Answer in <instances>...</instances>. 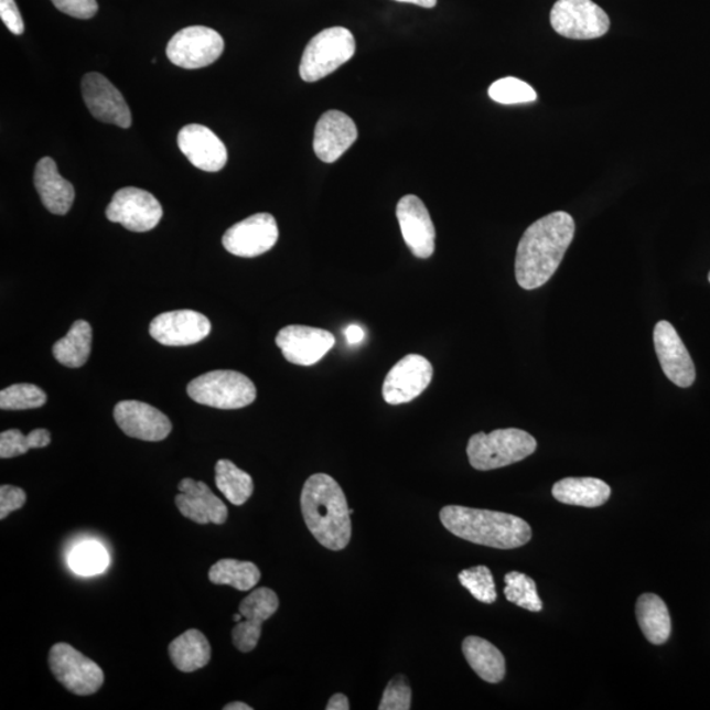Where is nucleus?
<instances>
[{"label":"nucleus","instance_id":"obj_1","mask_svg":"<svg viewBox=\"0 0 710 710\" xmlns=\"http://www.w3.org/2000/svg\"><path fill=\"white\" fill-rule=\"evenodd\" d=\"M573 236L575 222L563 211L532 223L517 247L515 270L518 286L530 291L548 283L561 265Z\"/></svg>","mask_w":710,"mask_h":710},{"label":"nucleus","instance_id":"obj_20","mask_svg":"<svg viewBox=\"0 0 710 710\" xmlns=\"http://www.w3.org/2000/svg\"><path fill=\"white\" fill-rule=\"evenodd\" d=\"M178 147L187 160L203 172H220L227 165V148L207 127L190 125L182 128L178 135Z\"/></svg>","mask_w":710,"mask_h":710},{"label":"nucleus","instance_id":"obj_16","mask_svg":"<svg viewBox=\"0 0 710 710\" xmlns=\"http://www.w3.org/2000/svg\"><path fill=\"white\" fill-rule=\"evenodd\" d=\"M402 238L415 257L427 259L435 249V229L429 211L420 197L402 196L396 207Z\"/></svg>","mask_w":710,"mask_h":710},{"label":"nucleus","instance_id":"obj_13","mask_svg":"<svg viewBox=\"0 0 710 710\" xmlns=\"http://www.w3.org/2000/svg\"><path fill=\"white\" fill-rule=\"evenodd\" d=\"M80 86L88 111L95 119L120 128L132 126L131 109L118 88L105 75L88 73L82 79Z\"/></svg>","mask_w":710,"mask_h":710},{"label":"nucleus","instance_id":"obj_26","mask_svg":"<svg viewBox=\"0 0 710 710\" xmlns=\"http://www.w3.org/2000/svg\"><path fill=\"white\" fill-rule=\"evenodd\" d=\"M636 613L642 633L653 645H664L671 636L670 612L664 600L654 593L639 596Z\"/></svg>","mask_w":710,"mask_h":710},{"label":"nucleus","instance_id":"obj_37","mask_svg":"<svg viewBox=\"0 0 710 710\" xmlns=\"http://www.w3.org/2000/svg\"><path fill=\"white\" fill-rule=\"evenodd\" d=\"M412 691L405 676H396L385 689L379 710L411 709Z\"/></svg>","mask_w":710,"mask_h":710},{"label":"nucleus","instance_id":"obj_17","mask_svg":"<svg viewBox=\"0 0 710 710\" xmlns=\"http://www.w3.org/2000/svg\"><path fill=\"white\" fill-rule=\"evenodd\" d=\"M279 599L277 593L266 587L249 593L243 600L238 612L243 614L244 621L237 623L232 631V638L237 650L250 653L255 650L261 638L262 624L278 611Z\"/></svg>","mask_w":710,"mask_h":710},{"label":"nucleus","instance_id":"obj_35","mask_svg":"<svg viewBox=\"0 0 710 710\" xmlns=\"http://www.w3.org/2000/svg\"><path fill=\"white\" fill-rule=\"evenodd\" d=\"M490 98L501 105L530 104L537 99L535 88L521 79L515 77L502 78L491 85Z\"/></svg>","mask_w":710,"mask_h":710},{"label":"nucleus","instance_id":"obj_6","mask_svg":"<svg viewBox=\"0 0 710 710\" xmlns=\"http://www.w3.org/2000/svg\"><path fill=\"white\" fill-rule=\"evenodd\" d=\"M355 54L353 33L344 26H333L313 37L302 56L299 73L305 82H318L336 72Z\"/></svg>","mask_w":710,"mask_h":710},{"label":"nucleus","instance_id":"obj_23","mask_svg":"<svg viewBox=\"0 0 710 710\" xmlns=\"http://www.w3.org/2000/svg\"><path fill=\"white\" fill-rule=\"evenodd\" d=\"M35 187L44 207L53 215L69 213L75 191L69 181L58 173L56 162L51 157L40 160L35 170Z\"/></svg>","mask_w":710,"mask_h":710},{"label":"nucleus","instance_id":"obj_30","mask_svg":"<svg viewBox=\"0 0 710 710\" xmlns=\"http://www.w3.org/2000/svg\"><path fill=\"white\" fill-rule=\"evenodd\" d=\"M215 483L218 491L228 498V502L237 507L247 503L255 491L251 476L228 460H220L216 463Z\"/></svg>","mask_w":710,"mask_h":710},{"label":"nucleus","instance_id":"obj_19","mask_svg":"<svg viewBox=\"0 0 710 710\" xmlns=\"http://www.w3.org/2000/svg\"><path fill=\"white\" fill-rule=\"evenodd\" d=\"M150 336L165 346L201 343L211 332L209 320L200 312L181 310L161 313L149 327Z\"/></svg>","mask_w":710,"mask_h":710},{"label":"nucleus","instance_id":"obj_25","mask_svg":"<svg viewBox=\"0 0 710 710\" xmlns=\"http://www.w3.org/2000/svg\"><path fill=\"white\" fill-rule=\"evenodd\" d=\"M462 650L467 664L481 679L491 685L504 679V655L491 642L481 637H467L463 641Z\"/></svg>","mask_w":710,"mask_h":710},{"label":"nucleus","instance_id":"obj_40","mask_svg":"<svg viewBox=\"0 0 710 710\" xmlns=\"http://www.w3.org/2000/svg\"><path fill=\"white\" fill-rule=\"evenodd\" d=\"M0 18L13 35H23L24 22L15 0H0Z\"/></svg>","mask_w":710,"mask_h":710},{"label":"nucleus","instance_id":"obj_4","mask_svg":"<svg viewBox=\"0 0 710 710\" xmlns=\"http://www.w3.org/2000/svg\"><path fill=\"white\" fill-rule=\"evenodd\" d=\"M535 437L525 430L497 429L476 433L469 440L467 456L471 466L480 471L502 469L528 459L536 452Z\"/></svg>","mask_w":710,"mask_h":710},{"label":"nucleus","instance_id":"obj_42","mask_svg":"<svg viewBox=\"0 0 710 710\" xmlns=\"http://www.w3.org/2000/svg\"><path fill=\"white\" fill-rule=\"evenodd\" d=\"M326 710H349L351 704L346 696L343 693L333 695L330 702L325 708Z\"/></svg>","mask_w":710,"mask_h":710},{"label":"nucleus","instance_id":"obj_21","mask_svg":"<svg viewBox=\"0 0 710 710\" xmlns=\"http://www.w3.org/2000/svg\"><path fill=\"white\" fill-rule=\"evenodd\" d=\"M180 495L175 504L182 516L200 525H223L228 520V508L206 483L186 477L178 484Z\"/></svg>","mask_w":710,"mask_h":710},{"label":"nucleus","instance_id":"obj_22","mask_svg":"<svg viewBox=\"0 0 710 710\" xmlns=\"http://www.w3.org/2000/svg\"><path fill=\"white\" fill-rule=\"evenodd\" d=\"M358 138V129L349 116L331 109L321 116L315 128L313 149L325 163L336 162Z\"/></svg>","mask_w":710,"mask_h":710},{"label":"nucleus","instance_id":"obj_28","mask_svg":"<svg viewBox=\"0 0 710 710\" xmlns=\"http://www.w3.org/2000/svg\"><path fill=\"white\" fill-rule=\"evenodd\" d=\"M92 340V325L85 320L75 321L66 336L54 344V358L66 367H82L90 357Z\"/></svg>","mask_w":710,"mask_h":710},{"label":"nucleus","instance_id":"obj_38","mask_svg":"<svg viewBox=\"0 0 710 710\" xmlns=\"http://www.w3.org/2000/svg\"><path fill=\"white\" fill-rule=\"evenodd\" d=\"M61 12L75 19H92L97 15V0H51Z\"/></svg>","mask_w":710,"mask_h":710},{"label":"nucleus","instance_id":"obj_43","mask_svg":"<svg viewBox=\"0 0 710 710\" xmlns=\"http://www.w3.org/2000/svg\"><path fill=\"white\" fill-rule=\"evenodd\" d=\"M396 2L411 3L424 7V9H433V7L437 4V0H396Z\"/></svg>","mask_w":710,"mask_h":710},{"label":"nucleus","instance_id":"obj_27","mask_svg":"<svg viewBox=\"0 0 710 710\" xmlns=\"http://www.w3.org/2000/svg\"><path fill=\"white\" fill-rule=\"evenodd\" d=\"M211 645L201 631L190 630L176 637L169 646L174 666L182 673H194L206 667L211 660Z\"/></svg>","mask_w":710,"mask_h":710},{"label":"nucleus","instance_id":"obj_31","mask_svg":"<svg viewBox=\"0 0 710 710\" xmlns=\"http://www.w3.org/2000/svg\"><path fill=\"white\" fill-rule=\"evenodd\" d=\"M67 563L80 577H94L105 572L109 564V556L104 545L97 541L82 542L69 552Z\"/></svg>","mask_w":710,"mask_h":710},{"label":"nucleus","instance_id":"obj_9","mask_svg":"<svg viewBox=\"0 0 710 710\" xmlns=\"http://www.w3.org/2000/svg\"><path fill=\"white\" fill-rule=\"evenodd\" d=\"M224 52L220 33L208 26H187L169 41L166 56L182 69H202L216 63Z\"/></svg>","mask_w":710,"mask_h":710},{"label":"nucleus","instance_id":"obj_18","mask_svg":"<svg viewBox=\"0 0 710 710\" xmlns=\"http://www.w3.org/2000/svg\"><path fill=\"white\" fill-rule=\"evenodd\" d=\"M114 418L127 435L148 442L165 440L173 429L166 415L138 400L118 402L114 409Z\"/></svg>","mask_w":710,"mask_h":710},{"label":"nucleus","instance_id":"obj_11","mask_svg":"<svg viewBox=\"0 0 710 710\" xmlns=\"http://www.w3.org/2000/svg\"><path fill=\"white\" fill-rule=\"evenodd\" d=\"M278 237L279 229L275 216L257 214L225 232L223 245L230 255L255 258L275 248Z\"/></svg>","mask_w":710,"mask_h":710},{"label":"nucleus","instance_id":"obj_7","mask_svg":"<svg viewBox=\"0 0 710 710\" xmlns=\"http://www.w3.org/2000/svg\"><path fill=\"white\" fill-rule=\"evenodd\" d=\"M50 667L54 678L74 695L97 693L105 682L104 670L94 660L64 642L51 648Z\"/></svg>","mask_w":710,"mask_h":710},{"label":"nucleus","instance_id":"obj_33","mask_svg":"<svg viewBox=\"0 0 710 710\" xmlns=\"http://www.w3.org/2000/svg\"><path fill=\"white\" fill-rule=\"evenodd\" d=\"M504 595L509 603L530 612L542 611V600L539 599L537 584L523 572L510 571L504 577Z\"/></svg>","mask_w":710,"mask_h":710},{"label":"nucleus","instance_id":"obj_45","mask_svg":"<svg viewBox=\"0 0 710 710\" xmlns=\"http://www.w3.org/2000/svg\"><path fill=\"white\" fill-rule=\"evenodd\" d=\"M243 620H244V617H243V614H241L240 612H238L237 614H235V616H234V621H235V623H236V624H237V623H241V621H243Z\"/></svg>","mask_w":710,"mask_h":710},{"label":"nucleus","instance_id":"obj_24","mask_svg":"<svg viewBox=\"0 0 710 710\" xmlns=\"http://www.w3.org/2000/svg\"><path fill=\"white\" fill-rule=\"evenodd\" d=\"M611 494V487L598 477H566L552 486L556 501L585 508L602 507Z\"/></svg>","mask_w":710,"mask_h":710},{"label":"nucleus","instance_id":"obj_3","mask_svg":"<svg viewBox=\"0 0 710 710\" xmlns=\"http://www.w3.org/2000/svg\"><path fill=\"white\" fill-rule=\"evenodd\" d=\"M440 518L443 527L454 536L488 548L517 549L531 539L527 521L503 512L448 505L441 509Z\"/></svg>","mask_w":710,"mask_h":710},{"label":"nucleus","instance_id":"obj_46","mask_svg":"<svg viewBox=\"0 0 710 710\" xmlns=\"http://www.w3.org/2000/svg\"><path fill=\"white\" fill-rule=\"evenodd\" d=\"M708 281H709V283H710V271H709V275H708Z\"/></svg>","mask_w":710,"mask_h":710},{"label":"nucleus","instance_id":"obj_5","mask_svg":"<svg viewBox=\"0 0 710 710\" xmlns=\"http://www.w3.org/2000/svg\"><path fill=\"white\" fill-rule=\"evenodd\" d=\"M187 394L200 405L217 409H240L257 398L255 384L241 373L216 370L190 381Z\"/></svg>","mask_w":710,"mask_h":710},{"label":"nucleus","instance_id":"obj_34","mask_svg":"<svg viewBox=\"0 0 710 710\" xmlns=\"http://www.w3.org/2000/svg\"><path fill=\"white\" fill-rule=\"evenodd\" d=\"M46 394L40 387L29 384L13 385L0 392V408L3 411H24L43 407Z\"/></svg>","mask_w":710,"mask_h":710},{"label":"nucleus","instance_id":"obj_44","mask_svg":"<svg viewBox=\"0 0 710 710\" xmlns=\"http://www.w3.org/2000/svg\"><path fill=\"white\" fill-rule=\"evenodd\" d=\"M224 710H252V708L248 704H245V702L237 701L230 702V704L225 706Z\"/></svg>","mask_w":710,"mask_h":710},{"label":"nucleus","instance_id":"obj_2","mask_svg":"<svg viewBox=\"0 0 710 710\" xmlns=\"http://www.w3.org/2000/svg\"><path fill=\"white\" fill-rule=\"evenodd\" d=\"M300 507L306 528L324 548L340 551L352 538L351 508L340 484L326 474H315L304 483Z\"/></svg>","mask_w":710,"mask_h":710},{"label":"nucleus","instance_id":"obj_36","mask_svg":"<svg viewBox=\"0 0 710 710\" xmlns=\"http://www.w3.org/2000/svg\"><path fill=\"white\" fill-rule=\"evenodd\" d=\"M460 583L473 595L477 602L494 604L497 599L493 572L486 566H476L463 570L459 575Z\"/></svg>","mask_w":710,"mask_h":710},{"label":"nucleus","instance_id":"obj_8","mask_svg":"<svg viewBox=\"0 0 710 710\" xmlns=\"http://www.w3.org/2000/svg\"><path fill=\"white\" fill-rule=\"evenodd\" d=\"M550 23L559 35L573 40L602 37L611 26L610 17L592 0H558Z\"/></svg>","mask_w":710,"mask_h":710},{"label":"nucleus","instance_id":"obj_15","mask_svg":"<svg viewBox=\"0 0 710 710\" xmlns=\"http://www.w3.org/2000/svg\"><path fill=\"white\" fill-rule=\"evenodd\" d=\"M654 347L661 370L674 385L688 388L695 384L696 368L691 354L678 332L668 321H659L654 327Z\"/></svg>","mask_w":710,"mask_h":710},{"label":"nucleus","instance_id":"obj_10","mask_svg":"<svg viewBox=\"0 0 710 710\" xmlns=\"http://www.w3.org/2000/svg\"><path fill=\"white\" fill-rule=\"evenodd\" d=\"M106 215L109 222L121 224L131 232L152 230L161 222V203L146 190L121 189L108 204Z\"/></svg>","mask_w":710,"mask_h":710},{"label":"nucleus","instance_id":"obj_14","mask_svg":"<svg viewBox=\"0 0 710 710\" xmlns=\"http://www.w3.org/2000/svg\"><path fill=\"white\" fill-rule=\"evenodd\" d=\"M277 345L290 364L312 366L336 344L330 331L305 325H289L277 334Z\"/></svg>","mask_w":710,"mask_h":710},{"label":"nucleus","instance_id":"obj_32","mask_svg":"<svg viewBox=\"0 0 710 710\" xmlns=\"http://www.w3.org/2000/svg\"><path fill=\"white\" fill-rule=\"evenodd\" d=\"M51 433L46 429H35L24 435L19 429L6 430L0 434V459L9 460L23 455L31 449L50 447Z\"/></svg>","mask_w":710,"mask_h":710},{"label":"nucleus","instance_id":"obj_12","mask_svg":"<svg viewBox=\"0 0 710 710\" xmlns=\"http://www.w3.org/2000/svg\"><path fill=\"white\" fill-rule=\"evenodd\" d=\"M433 366L419 354H408L387 374L384 398L388 405H405L424 392L432 381Z\"/></svg>","mask_w":710,"mask_h":710},{"label":"nucleus","instance_id":"obj_39","mask_svg":"<svg viewBox=\"0 0 710 710\" xmlns=\"http://www.w3.org/2000/svg\"><path fill=\"white\" fill-rule=\"evenodd\" d=\"M26 502V494L24 490L3 484L0 487V520L9 517L11 512H15L24 507Z\"/></svg>","mask_w":710,"mask_h":710},{"label":"nucleus","instance_id":"obj_29","mask_svg":"<svg viewBox=\"0 0 710 710\" xmlns=\"http://www.w3.org/2000/svg\"><path fill=\"white\" fill-rule=\"evenodd\" d=\"M209 582L217 585H230L238 591H249L261 580V571L255 563L222 559L208 572Z\"/></svg>","mask_w":710,"mask_h":710},{"label":"nucleus","instance_id":"obj_41","mask_svg":"<svg viewBox=\"0 0 710 710\" xmlns=\"http://www.w3.org/2000/svg\"><path fill=\"white\" fill-rule=\"evenodd\" d=\"M345 338L349 345H358L365 340L364 327L357 324H351L345 327Z\"/></svg>","mask_w":710,"mask_h":710}]
</instances>
